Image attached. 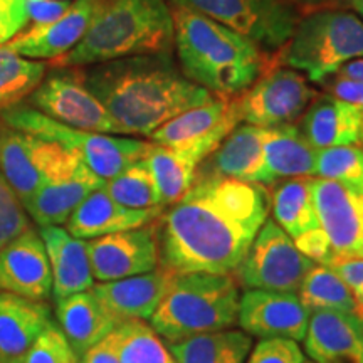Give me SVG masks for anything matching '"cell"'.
<instances>
[{
	"mask_svg": "<svg viewBox=\"0 0 363 363\" xmlns=\"http://www.w3.org/2000/svg\"><path fill=\"white\" fill-rule=\"evenodd\" d=\"M271 212L266 185L197 175L158 217L160 264L174 272L230 274Z\"/></svg>",
	"mask_w": 363,
	"mask_h": 363,
	"instance_id": "6da1fadb",
	"label": "cell"
},
{
	"mask_svg": "<svg viewBox=\"0 0 363 363\" xmlns=\"http://www.w3.org/2000/svg\"><path fill=\"white\" fill-rule=\"evenodd\" d=\"M81 76L118 135L150 136L174 116L216 98L185 78L172 54L115 59L81 67Z\"/></svg>",
	"mask_w": 363,
	"mask_h": 363,
	"instance_id": "7a4b0ae2",
	"label": "cell"
},
{
	"mask_svg": "<svg viewBox=\"0 0 363 363\" xmlns=\"http://www.w3.org/2000/svg\"><path fill=\"white\" fill-rule=\"evenodd\" d=\"M170 9L179 67L192 83L217 98L233 99L264 74V52L252 40L197 12Z\"/></svg>",
	"mask_w": 363,
	"mask_h": 363,
	"instance_id": "3957f363",
	"label": "cell"
},
{
	"mask_svg": "<svg viewBox=\"0 0 363 363\" xmlns=\"http://www.w3.org/2000/svg\"><path fill=\"white\" fill-rule=\"evenodd\" d=\"M174 40V16L167 0H98L83 39L51 66L86 67L123 57L172 54Z\"/></svg>",
	"mask_w": 363,
	"mask_h": 363,
	"instance_id": "277c9868",
	"label": "cell"
},
{
	"mask_svg": "<svg viewBox=\"0 0 363 363\" xmlns=\"http://www.w3.org/2000/svg\"><path fill=\"white\" fill-rule=\"evenodd\" d=\"M239 283L233 274L174 272L150 326L167 345L238 323Z\"/></svg>",
	"mask_w": 363,
	"mask_h": 363,
	"instance_id": "5b68a950",
	"label": "cell"
},
{
	"mask_svg": "<svg viewBox=\"0 0 363 363\" xmlns=\"http://www.w3.org/2000/svg\"><path fill=\"white\" fill-rule=\"evenodd\" d=\"M363 57V21L340 9H316L299 17L279 54V65L323 83L353 59Z\"/></svg>",
	"mask_w": 363,
	"mask_h": 363,
	"instance_id": "8992f818",
	"label": "cell"
},
{
	"mask_svg": "<svg viewBox=\"0 0 363 363\" xmlns=\"http://www.w3.org/2000/svg\"><path fill=\"white\" fill-rule=\"evenodd\" d=\"M0 120L12 128L57 143L76 153L103 180L113 179L135 162L142 160L152 147V142L128 136L71 128L24 104L0 111Z\"/></svg>",
	"mask_w": 363,
	"mask_h": 363,
	"instance_id": "52a82bcc",
	"label": "cell"
},
{
	"mask_svg": "<svg viewBox=\"0 0 363 363\" xmlns=\"http://www.w3.org/2000/svg\"><path fill=\"white\" fill-rule=\"evenodd\" d=\"M229 27L252 40L262 52L278 51L291 38L299 16L289 0H169Z\"/></svg>",
	"mask_w": 363,
	"mask_h": 363,
	"instance_id": "ba28073f",
	"label": "cell"
},
{
	"mask_svg": "<svg viewBox=\"0 0 363 363\" xmlns=\"http://www.w3.org/2000/svg\"><path fill=\"white\" fill-rule=\"evenodd\" d=\"M274 220H267L254 238L251 247L235 269V281L246 289L298 293L315 266Z\"/></svg>",
	"mask_w": 363,
	"mask_h": 363,
	"instance_id": "9c48e42d",
	"label": "cell"
},
{
	"mask_svg": "<svg viewBox=\"0 0 363 363\" xmlns=\"http://www.w3.org/2000/svg\"><path fill=\"white\" fill-rule=\"evenodd\" d=\"M30 108L71 128L118 135L116 125L84 84L79 67H57L29 94Z\"/></svg>",
	"mask_w": 363,
	"mask_h": 363,
	"instance_id": "30bf717a",
	"label": "cell"
},
{
	"mask_svg": "<svg viewBox=\"0 0 363 363\" xmlns=\"http://www.w3.org/2000/svg\"><path fill=\"white\" fill-rule=\"evenodd\" d=\"M315 96L316 91L305 76L291 67H276L266 71L234 101L240 121L272 128L298 120Z\"/></svg>",
	"mask_w": 363,
	"mask_h": 363,
	"instance_id": "8fae6325",
	"label": "cell"
},
{
	"mask_svg": "<svg viewBox=\"0 0 363 363\" xmlns=\"http://www.w3.org/2000/svg\"><path fill=\"white\" fill-rule=\"evenodd\" d=\"M104 180L89 169L76 153L62 148L44 184L24 203L27 216L39 227L66 224L74 208Z\"/></svg>",
	"mask_w": 363,
	"mask_h": 363,
	"instance_id": "7c38bea8",
	"label": "cell"
},
{
	"mask_svg": "<svg viewBox=\"0 0 363 363\" xmlns=\"http://www.w3.org/2000/svg\"><path fill=\"white\" fill-rule=\"evenodd\" d=\"M240 123L238 106L233 99V110L217 128L197 142L184 147H152L143 157L145 163L152 172L153 179L162 195L163 206H172L179 201L197 179L202 162L211 155L219 143Z\"/></svg>",
	"mask_w": 363,
	"mask_h": 363,
	"instance_id": "4fadbf2b",
	"label": "cell"
},
{
	"mask_svg": "<svg viewBox=\"0 0 363 363\" xmlns=\"http://www.w3.org/2000/svg\"><path fill=\"white\" fill-rule=\"evenodd\" d=\"M93 278L98 283L145 274L160 267L157 224H147L86 240Z\"/></svg>",
	"mask_w": 363,
	"mask_h": 363,
	"instance_id": "5bb4252c",
	"label": "cell"
},
{
	"mask_svg": "<svg viewBox=\"0 0 363 363\" xmlns=\"http://www.w3.org/2000/svg\"><path fill=\"white\" fill-rule=\"evenodd\" d=\"M311 190L331 251L330 262L337 257H363V194L318 177H311Z\"/></svg>",
	"mask_w": 363,
	"mask_h": 363,
	"instance_id": "9a60e30c",
	"label": "cell"
},
{
	"mask_svg": "<svg viewBox=\"0 0 363 363\" xmlns=\"http://www.w3.org/2000/svg\"><path fill=\"white\" fill-rule=\"evenodd\" d=\"M311 313L296 293L246 289L240 294L238 325L249 337L303 342Z\"/></svg>",
	"mask_w": 363,
	"mask_h": 363,
	"instance_id": "2e32d148",
	"label": "cell"
},
{
	"mask_svg": "<svg viewBox=\"0 0 363 363\" xmlns=\"http://www.w3.org/2000/svg\"><path fill=\"white\" fill-rule=\"evenodd\" d=\"M61 153V145L24 133L0 120V172L22 206L44 184Z\"/></svg>",
	"mask_w": 363,
	"mask_h": 363,
	"instance_id": "e0dca14e",
	"label": "cell"
},
{
	"mask_svg": "<svg viewBox=\"0 0 363 363\" xmlns=\"http://www.w3.org/2000/svg\"><path fill=\"white\" fill-rule=\"evenodd\" d=\"M0 291L45 301L52 296V274L39 233H24L0 247Z\"/></svg>",
	"mask_w": 363,
	"mask_h": 363,
	"instance_id": "ac0fdd59",
	"label": "cell"
},
{
	"mask_svg": "<svg viewBox=\"0 0 363 363\" xmlns=\"http://www.w3.org/2000/svg\"><path fill=\"white\" fill-rule=\"evenodd\" d=\"M98 0H72L65 16L44 26H30L2 44L9 51L35 61H54L74 49L83 39L96 12Z\"/></svg>",
	"mask_w": 363,
	"mask_h": 363,
	"instance_id": "d6986e66",
	"label": "cell"
},
{
	"mask_svg": "<svg viewBox=\"0 0 363 363\" xmlns=\"http://www.w3.org/2000/svg\"><path fill=\"white\" fill-rule=\"evenodd\" d=\"M303 343L315 363H363V316L331 310L311 313Z\"/></svg>",
	"mask_w": 363,
	"mask_h": 363,
	"instance_id": "ffe728a7",
	"label": "cell"
},
{
	"mask_svg": "<svg viewBox=\"0 0 363 363\" xmlns=\"http://www.w3.org/2000/svg\"><path fill=\"white\" fill-rule=\"evenodd\" d=\"M172 274L174 271L160 266L145 274L98 283L91 288V291L96 294L101 305L116 318L120 325L133 320L148 321L160 305Z\"/></svg>",
	"mask_w": 363,
	"mask_h": 363,
	"instance_id": "44dd1931",
	"label": "cell"
},
{
	"mask_svg": "<svg viewBox=\"0 0 363 363\" xmlns=\"http://www.w3.org/2000/svg\"><path fill=\"white\" fill-rule=\"evenodd\" d=\"M162 212L163 207H125L118 203L104 187H99L74 208L66 222V230L74 238L89 240L152 224L162 216Z\"/></svg>",
	"mask_w": 363,
	"mask_h": 363,
	"instance_id": "7402d4cb",
	"label": "cell"
},
{
	"mask_svg": "<svg viewBox=\"0 0 363 363\" xmlns=\"http://www.w3.org/2000/svg\"><path fill=\"white\" fill-rule=\"evenodd\" d=\"M299 130L316 150L350 147L362 142L363 110L333 94H320L303 113Z\"/></svg>",
	"mask_w": 363,
	"mask_h": 363,
	"instance_id": "603a6c76",
	"label": "cell"
},
{
	"mask_svg": "<svg viewBox=\"0 0 363 363\" xmlns=\"http://www.w3.org/2000/svg\"><path fill=\"white\" fill-rule=\"evenodd\" d=\"M52 323V311L45 301L0 291V363H21Z\"/></svg>",
	"mask_w": 363,
	"mask_h": 363,
	"instance_id": "cb8c5ba5",
	"label": "cell"
},
{
	"mask_svg": "<svg viewBox=\"0 0 363 363\" xmlns=\"http://www.w3.org/2000/svg\"><path fill=\"white\" fill-rule=\"evenodd\" d=\"M52 274V296L62 299L88 291L94 286L86 240L74 238L61 225H45L39 230Z\"/></svg>",
	"mask_w": 363,
	"mask_h": 363,
	"instance_id": "d4e9b609",
	"label": "cell"
},
{
	"mask_svg": "<svg viewBox=\"0 0 363 363\" xmlns=\"http://www.w3.org/2000/svg\"><path fill=\"white\" fill-rule=\"evenodd\" d=\"M56 316L57 326L78 358L120 326L91 289L56 299Z\"/></svg>",
	"mask_w": 363,
	"mask_h": 363,
	"instance_id": "484cf974",
	"label": "cell"
},
{
	"mask_svg": "<svg viewBox=\"0 0 363 363\" xmlns=\"http://www.w3.org/2000/svg\"><path fill=\"white\" fill-rule=\"evenodd\" d=\"M316 152L318 150L308 143L296 125L288 123L266 128L261 184L272 185L284 179L315 175Z\"/></svg>",
	"mask_w": 363,
	"mask_h": 363,
	"instance_id": "4316f807",
	"label": "cell"
},
{
	"mask_svg": "<svg viewBox=\"0 0 363 363\" xmlns=\"http://www.w3.org/2000/svg\"><path fill=\"white\" fill-rule=\"evenodd\" d=\"M264 135L266 128L261 126L249 123L235 126L219 143V147L206 158L207 175L261 184L262 169H264V158H262Z\"/></svg>",
	"mask_w": 363,
	"mask_h": 363,
	"instance_id": "83f0119b",
	"label": "cell"
},
{
	"mask_svg": "<svg viewBox=\"0 0 363 363\" xmlns=\"http://www.w3.org/2000/svg\"><path fill=\"white\" fill-rule=\"evenodd\" d=\"M272 220L293 240L320 230L311 177H296L279 184L271 195Z\"/></svg>",
	"mask_w": 363,
	"mask_h": 363,
	"instance_id": "f1b7e54d",
	"label": "cell"
},
{
	"mask_svg": "<svg viewBox=\"0 0 363 363\" xmlns=\"http://www.w3.org/2000/svg\"><path fill=\"white\" fill-rule=\"evenodd\" d=\"M177 363H246L252 337L242 330H222L167 345Z\"/></svg>",
	"mask_w": 363,
	"mask_h": 363,
	"instance_id": "f546056e",
	"label": "cell"
},
{
	"mask_svg": "<svg viewBox=\"0 0 363 363\" xmlns=\"http://www.w3.org/2000/svg\"><path fill=\"white\" fill-rule=\"evenodd\" d=\"M233 110V99L214 98L163 123L150 135L152 143L160 147H184L212 133Z\"/></svg>",
	"mask_w": 363,
	"mask_h": 363,
	"instance_id": "4dcf8cb0",
	"label": "cell"
},
{
	"mask_svg": "<svg viewBox=\"0 0 363 363\" xmlns=\"http://www.w3.org/2000/svg\"><path fill=\"white\" fill-rule=\"evenodd\" d=\"M296 294L303 306L310 313L331 310L358 315V306L350 289L330 266H313Z\"/></svg>",
	"mask_w": 363,
	"mask_h": 363,
	"instance_id": "1f68e13d",
	"label": "cell"
},
{
	"mask_svg": "<svg viewBox=\"0 0 363 363\" xmlns=\"http://www.w3.org/2000/svg\"><path fill=\"white\" fill-rule=\"evenodd\" d=\"M48 66L0 45V111L24 101L44 79Z\"/></svg>",
	"mask_w": 363,
	"mask_h": 363,
	"instance_id": "d6a6232c",
	"label": "cell"
},
{
	"mask_svg": "<svg viewBox=\"0 0 363 363\" xmlns=\"http://www.w3.org/2000/svg\"><path fill=\"white\" fill-rule=\"evenodd\" d=\"M104 190L121 206L130 208H155L163 207L162 195L147 163L135 162L128 169L104 180Z\"/></svg>",
	"mask_w": 363,
	"mask_h": 363,
	"instance_id": "836d02e7",
	"label": "cell"
},
{
	"mask_svg": "<svg viewBox=\"0 0 363 363\" xmlns=\"http://www.w3.org/2000/svg\"><path fill=\"white\" fill-rule=\"evenodd\" d=\"M116 335L120 363H177L167 343L145 321H125Z\"/></svg>",
	"mask_w": 363,
	"mask_h": 363,
	"instance_id": "e575fe53",
	"label": "cell"
},
{
	"mask_svg": "<svg viewBox=\"0 0 363 363\" xmlns=\"http://www.w3.org/2000/svg\"><path fill=\"white\" fill-rule=\"evenodd\" d=\"M315 175L363 194V148L350 145L318 150Z\"/></svg>",
	"mask_w": 363,
	"mask_h": 363,
	"instance_id": "d590c367",
	"label": "cell"
},
{
	"mask_svg": "<svg viewBox=\"0 0 363 363\" xmlns=\"http://www.w3.org/2000/svg\"><path fill=\"white\" fill-rule=\"evenodd\" d=\"M76 360L78 357L61 328L52 323L39 335L21 363H76Z\"/></svg>",
	"mask_w": 363,
	"mask_h": 363,
	"instance_id": "8d00e7d4",
	"label": "cell"
},
{
	"mask_svg": "<svg viewBox=\"0 0 363 363\" xmlns=\"http://www.w3.org/2000/svg\"><path fill=\"white\" fill-rule=\"evenodd\" d=\"M29 225L27 212L0 172V247L24 233Z\"/></svg>",
	"mask_w": 363,
	"mask_h": 363,
	"instance_id": "74e56055",
	"label": "cell"
},
{
	"mask_svg": "<svg viewBox=\"0 0 363 363\" xmlns=\"http://www.w3.org/2000/svg\"><path fill=\"white\" fill-rule=\"evenodd\" d=\"M306 357L298 342L288 338H267L252 345L246 363H305Z\"/></svg>",
	"mask_w": 363,
	"mask_h": 363,
	"instance_id": "f35d334b",
	"label": "cell"
},
{
	"mask_svg": "<svg viewBox=\"0 0 363 363\" xmlns=\"http://www.w3.org/2000/svg\"><path fill=\"white\" fill-rule=\"evenodd\" d=\"M325 266H330L343 279L355 299L358 315L363 316V257H337Z\"/></svg>",
	"mask_w": 363,
	"mask_h": 363,
	"instance_id": "ab89813d",
	"label": "cell"
},
{
	"mask_svg": "<svg viewBox=\"0 0 363 363\" xmlns=\"http://www.w3.org/2000/svg\"><path fill=\"white\" fill-rule=\"evenodd\" d=\"M27 26L26 0H0V45L26 30Z\"/></svg>",
	"mask_w": 363,
	"mask_h": 363,
	"instance_id": "60d3db41",
	"label": "cell"
},
{
	"mask_svg": "<svg viewBox=\"0 0 363 363\" xmlns=\"http://www.w3.org/2000/svg\"><path fill=\"white\" fill-rule=\"evenodd\" d=\"M72 0H26L30 26H44L57 21L69 11Z\"/></svg>",
	"mask_w": 363,
	"mask_h": 363,
	"instance_id": "b9f144b4",
	"label": "cell"
},
{
	"mask_svg": "<svg viewBox=\"0 0 363 363\" xmlns=\"http://www.w3.org/2000/svg\"><path fill=\"white\" fill-rule=\"evenodd\" d=\"M76 363H120L116 328L106 338H103L101 342L91 347L88 352H84Z\"/></svg>",
	"mask_w": 363,
	"mask_h": 363,
	"instance_id": "7bdbcfd3",
	"label": "cell"
},
{
	"mask_svg": "<svg viewBox=\"0 0 363 363\" xmlns=\"http://www.w3.org/2000/svg\"><path fill=\"white\" fill-rule=\"evenodd\" d=\"M331 93L343 101L355 104L363 110V83L362 81L343 79L338 76H333L331 81Z\"/></svg>",
	"mask_w": 363,
	"mask_h": 363,
	"instance_id": "ee69618b",
	"label": "cell"
},
{
	"mask_svg": "<svg viewBox=\"0 0 363 363\" xmlns=\"http://www.w3.org/2000/svg\"><path fill=\"white\" fill-rule=\"evenodd\" d=\"M338 78L352 79V81H362L363 83V59H353V61L343 65L337 71Z\"/></svg>",
	"mask_w": 363,
	"mask_h": 363,
	"instance_id": "f6af8a7d",
	"label": "cell"
},
{
	"mask_svg": "<svg viewBox=\"0 0 363 363\" xmlns=\"http://www.w3.org/2000/svg\"><path fill=\"white\" fill-rule=\"evenodd\" d=\"M293 2L296 7H303V9H320L323 7L325 4H328L330 0H289Z\"/></svg>",
	"mask_w": 363,
	"mask_h": 363,
	"instance_id": "bcb514c9",
	"label": "cell"
},
{
	"mask_svg": "<svg viewBox=\"0 0 363 363\" xmlns=\"http://www.w3.org/2000/svg\"><path fill=\"white\" fill-rule=\"evenodd\" d=\"M348 4H350V6L355 9L358 16H360L362 19H363V0H350V2H348Z\"/></svg>",
	"mask_w": 363,
	"mask_h": 363,
	"instance_id": "7dc6e473",
	"label": "cell"
},
{
	"mask_svg": "<svg viewBox=\"0 0 363 363\" xmlns=\"http://www.w3.org/2000/svg\"><path fill=\"white\" fill-rule=\"evenodd\" d=\"M343 2H347V4H348V2H350V0H343Z\"/></svg>",
	"mask_w": 363,
	"mask_h": 363,
	"instance_id": "c3c4849f",
	"label": "cell"
},
{
	"mask_svg": "<svg viewBox=\"0 0 363 363\" xmlns=\"http://www.w3.org/2000/svg\"><path fill=\"white\" fill-rule=\"evenodd\" d=\"M362 142H363V131H362Z\"/></svg>",
	"mask_w": 363,
	"mask_h": 363,
	"instance_id": "681fc988",
	"label": "cell"
},
{
	"mask_svg": "<svg viewBox=\"0 0 363 363\" xmlns=\"http://www.w3.org/2000/svg\"><path fill=\"white\" fill-rule=\"evenodd\" d=\"M305 363H315V362H305Z\"/></svg>",
	"mask_w": 363,
	"mask_h": 363,
	"instance_id": "f907efd6",
	"label": "cell"
}]
</instances>
